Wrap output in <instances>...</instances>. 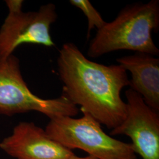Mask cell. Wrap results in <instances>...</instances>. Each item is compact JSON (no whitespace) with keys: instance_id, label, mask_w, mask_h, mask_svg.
Masks as SVG:
<instances>
[{"instance_id":"3957f363","label":"cell","mask_w":159,"mask_h":159,"mask_svg":"<svg viewBox=\"0 0 159 159\" xmlns=\"http://www.w3.org/2000/svg\"><path fill=\"white\" fill-rule=\"evenodd\" d=\"M82 117L62 116L50 119L47 134L64 148L84 150L97 159H137L131 143L107 134L101 124L87 113Z\"/></svg>"},{"instance_id":"ba28073f","label":"cell","mask_w":159,"mask_h":159,"mask_svg":"<svg viewBox=\"0 0 159 159\" xmlns=\"http://www.w3.org/2000/svg\"><path fill=\"white\" fill-rule=\"evenodd\" d=\"M116 61L130 72V89L140 94L149 107L159 111V58L136 52L133 55L119 58Z\"/></svg>"},{"instance_id":"52a82bcc","label":"cell","mask_w":159,"mask_h":159,"mask_svg":"<svg viewBox=\"0 0 159 159\" xmlns=\"http://www.w3.org/2000/svg\"><path fill=\"white\" fill-rule=\"evenodd\" d=\"M0 148L17 159H68L74 155L33 123L21 122L0 143Z\"/></svg>"},{"instance_id":"5b68a950","label":"cell","mask_w":159,"mask_h":159,"mask_svg":"<svg viewBox=\"0 0 159 159\" xmlns=\"http://www.w3.org/2000/svg\"><path fill=\"white\" fill-rule=\"evenodd\" d=\"M8 14L0 29V60L12 55L23 44L55 46L50 33L57 18L56 6L48 4L37 11H22L23 1H6Z\"/></svg>"},{"instance_id":"30bf717a","label":"cell","mask_w":159,"mask_h":159,"mask_svg":"<svg viewBox=\"0 0 159 159\" xmlns=\"http://www.w3.org/2000/svg\"><path fill=\"white\" fill-rule=\"evenodd\" d=\"M68 159H97L93 157V156H87L86 157H79V156H75V154L73 155V156H71L70 158H69Z\"/></svg>"},{"instance_id":"6da1fadb","label":"cell","mask_w":159,"mask_h":159,"mask_svg":"<svg viewBox=\"0 0 159 159\" xmlns=\"http://www.w3.org/2000/svg\"><path fill=\"white\" fill-rule=\"evenodd\" d=\"M58 71L64 84L62 94L113 130L127 115L121 91L130 85L127 71L119 64L105 66L87 59L73 43L63 44L57 58Z\"/></svg>"},{"instance_id":"7a4b0ae2","label":"cell","mask_w":159,"mask_h":159,"mask_svg":"<svg viewBox=\"0 0 159 159\" xmlns=\"http://www.w3.org/2000/svg\"><path fill=\"white\" fill-rule=\"evenodd\" d=\"M159 28V0L127 5L114 20L97 30L87 55L97 58L117 50L159 55V48L152 39L153 31Z\"/></svg>"},{"instance_id":"8992f818","label":"cell","mask_w":159,"mask_h":159,"mask_svg":"<svg viewBox=\"0 0 159 159\" xmlns=\"http://www.w3.org/2000/svg\"><path fill=\"white\" fill-rule=\"evenodd\" d=\"M127 115L110 135H125L131 139L134 150L143 159H159V114L138 93L125 91Z\"/></svg>"},{"instance_id":"9c48e42d","label":"cell","mask_w":159,"mask_h":159,"mask_svg":"<svg viewBox=\"0 0 159 159\" xmlns=\"http://www.w3.org/2000/svg\"><path fill=\"white\" fill-rule=\"evenodd\" d=\"M71 5L79 8L84 14L88 20V30L87 37L89 38L91 30L96 28L98 30L102 28L106 22L102 16L88 0H70Z\"/></svg>"},{"instance_id":"277c9868","label":"cell","mask_w":159,"mask_h":159,"mask_svg":"<svg viewBox=\"0 0 159 159\" xmlns=\"http://www.w3.org/2000/svg\"><path fill=\"white\" fill-rule=\"evenodd\" d=\"M31 111L52 119L73 117L79 109L63 94L56 98L44 99L33 94L23 79L19 59L12 54L0 60V114L11 116Z\"/></svg>"}]
</instances>
